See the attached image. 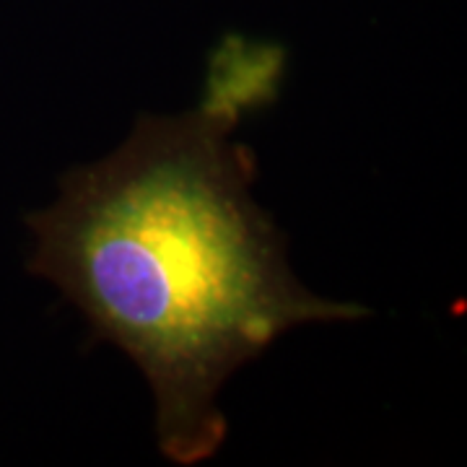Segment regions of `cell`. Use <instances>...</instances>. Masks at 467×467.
<instances>
[{
	"label": "cell",
	"mask_w": 467,
	"mask_h": 467,
	"mask_svg": "<svg viewBox=\"0 0 467 467\" xmlns=\"http://www.w3.org/2000/svg\"><path fill=\"white\" fill-rule=\"evenodd\" d=\"M284 73L281 45L226 36L195 107L140 115L122 146L66 171L57 201L26 216L29 270L143 374L174 465L221 450V389L281 335L371 315L301 284L284 232L252 198L254 153L234 133L275 101Z\"/></svg>",
	"instance_id": "6da1fadb"
}]
</instances>
